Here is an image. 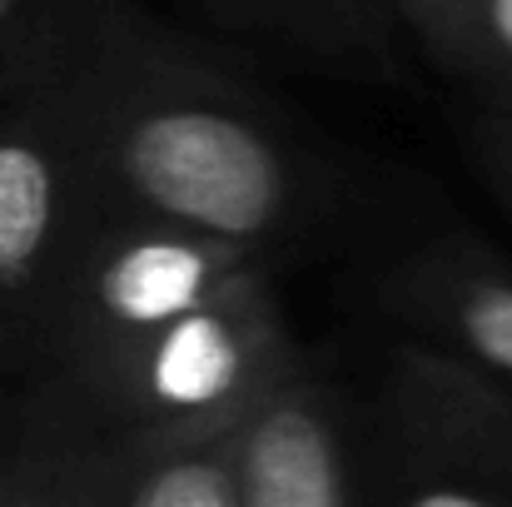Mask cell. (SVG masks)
Returning a JSON list of instances; mask_svg holds the SVG:
<instances>
[{
  "instance_id": "12",
  "label": "cell",
  "mask_w": 512,
  "mask_h": 507,
  "mask_svg": "<svg viewBox=\"0 0 512 507\" xmlns=\"http://www.w3.org/2000/svg\"><path fill=\"white\" fill-rule=\"evenodd\" d=\"M468 150H473V165L483 174L488 194L512 219V105H483V100L473 105Z\"/></svg>"
},
{
  "instance_id": "13",
  "label": "cell",
  "mask_w": 512,
  "mask_h": 507,
  "mask_svg": "<svg viewBox=\"0 0 512 507\" xmlns=\"http://www.w3.org/2000/svg\"><path fill=\"white\" fill-rule=\"evenodd\" d=\"M75 5H80V0H70V5L55 10V15L25 20V25H0V100L15 95V90L45 65V55L55 50V40H60V30H65V20H70Z\"/></svg>"
},
{
  "instance_id": "8",
  "label": "cell",
  "mask_w": 512,
  "mask_h": 507,
  "mask_svg": "<svg viewBox=\"0 0 512 507\" xmlns=\"http://www.w3.org/2000/svg\"><path fill=\"white\" fill-rule=\"evenodd\" d=\"M249 428L254 423L219 433V438H199V443L130 453V458H115V463H75V458H65V463L80 468L95 483L100 507H244Z\"/></svg>"
},
{
  "instance_id": "10",
  "label": "cell",
  "mask_w": 512,
  "mask_h": 507,
  "mask_svg": "<svg viewBox=\"0 0 512 507\" xmlns=\"http://www.w3.org/2000/svg\"><path fill=\"white\" fill-rule=\"evenodd\" d=\"M383 10L483 105H512V0H383Z\"/></svg>"
},
{
  "instance_id": "4",
  "label": "cell",
  "mask_w": 512,
  "mask_h": 507,
  "mask_svg": "<svg viewBox=\"0 0 512 507\" xmlns=\"http://www.w3.org/2000/svg\"><path fill=\"white\" fill-rule=\"evenodd\" d=\"M353 438L363 507H512V403L413 338L353 393Z\"/></svg>"
},
{
  "instance_id": "11",
  "label": "cell",
  "mask_w": 512,
  "mask_h": 507,
  "mask_svg": "<svg viewBox=\"0 0 512 507\" xmlns=\"http://www.w3.org/2000/svg\"><path fill=\"white\" fill-rule=\"evenodd\" d=\"M0 507H100V493L80 468L10 433L0 448Z\"/></svg>"
},
{
  "instance_id": "15",
  "label": "cell",
  "mask_w": 512,
  "mask_h": 507,
  "mask_svg": "<svg viewBox=\"0 0 512 507\" xmlns=\"http://www.w3.org/2000/svg\"><path fill=\"white\" fill-rule=\"evenodd\" d=\"M10 363H20V358H15V343H10V334L0 329V373H5Z\"/></svg>"
},
{
  "instance_id": "5",
  "label": "cell",
  "mask_w": 512,
  "mask_h": 507,
  "mask_svg": "<svg viewBox=\"0 0 512 507\" xmlns=\"http://www.w3.org/2000/svg\"><path fill=\"white\" fill-rule=\"evenodd\" d=\"M95 194L65 95L45 65L0 100V329L25 363L35 314Z\"/></svg>"
},
{
  "instance_id": "3",
  "label": "cell",
  "mask_w": 512,
  "mask_h": 507,
  "mask_svg": "<svg viewBox=\"0 0 512 507\" xmlns=\"http://www.w3.org/2000/svg\"><path fill=\"white\" fill-rule=\"evenodd\" d=\"M249 269L274 264L165 219L90 204L35 314L25 368L30 378L90 373L209 304Z\"/></svg>"
},
{
  "instance_id": "7",
  "label": "cell",
  "mask_w": 512,
  "mask_h": 507,
  "mask_svg": "<svg viewBox=\"0 0 512 507\" xmlns=\"http://www.w3.org/2000/svg\"><path fill=\"white\" fill-rule=\"evenodd\" d=\"M244 507H363L353 393L309 353L254 413Z\"/></svg>"
},
{
  "instance_id": "2",
  "label": "cell",
  "mask_w": 512,
  "mask_h": 507,
  "mask_svg": "<svg viewBox=\"0 0 512 507\" xmlns=\"http://www.w3.org/2000/svg\"><path fill=\"white\" fill-rule=\"evenodd\" d=\"M249 269L170 329L70 378H30L10 433L75 463H115L254 423L304 353L274 289Z\"/></svg>"
},
{
  "instance_id": "14",
  "label": "cell",
  "mask_w": 512,
  "mask_h": 507,
  "mask_svg": "<svg viewBox=\"0 0 512 507\" xmlns=\"http://www.w3.org/2000/svg\"><path fill=\"white\" fill-rule=\"evenodd\" d=\"M70 0H0V25H25V20H40V15H55L65 10Z\"/></svg>"
},
{
  "instance_id": "1",
  "label": "cell",
  "mask_w": 512,
  "mask_h": 507,
  "mask_svg": "<svg viewBox=\"0 0 512 507\" xmlns=\"http://www.w3.org/2000/svg\"><path fill=\"white\" fill-rule=\"evenodd\" d=\"M90 194L284 269L329 219L334 179L239 70L135 0H80L50 50Z\"/></svg>"
},
{
  "instance_id": "6",
  "label": "cell",
  "mask_w": 512,
  "mask_h": 507,
  "mask_svg": "<svg viewBox=\"0 0 512 507\" xmlns=\"http://www.w3.org/2000/svg\"><path fill=\"white\" fill-rule=\"evenodd\" d=\"M393 338H413L512 403V264L473 234H433L373 284Z\"/></svg>"
},
{
  "instance_id": "9",
  "label": "cell",
  "mask_w": 512,
  "mask_h": 507,
  "mask_svg": "<svg viewBox=\"0 0 512 507\" xmlns=\"http://www.w3.org/2000/svg\"><path fill=\"white\" fill-rule=\"evenodd\" d=\"M239 35L274 40L324 65H378L398 30L383 0H199Z\"/></svg>"
}]
</instances>
